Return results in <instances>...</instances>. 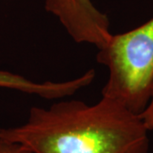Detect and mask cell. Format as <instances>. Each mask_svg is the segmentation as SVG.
Listing matches in <instances>:
<instances>
[{
  "mask_svg": "<svg viewBox=\"0 0 153 153\" xmlns=\"http://www.w3.org/2000/svg\"><path fill=\"white\" fill-rule=\"evenodd\" d=\"M91 83L92 76L88 72L66 81L36 82L11 71L0 70V88L33 94L45 100L68 98Z\"/></svg>",
  "mask_w": 153,
  "mask_h": 153,
  "instance_id": "277c9868",
  "label": "cell"
},
{
  "mask_svg": "<svg viewBox=\"0 0 153 153\" xmlns=\"http://www.w3.org/2000/svg\"><path fill=\"white\" fill-rule=\"evenodd\" d=\"M45 10L60 22L77 44H88L97 49L112 33L107 16L91 0H44Z\"/></svg>",
  "mask_w": 153,
  "mask_h": 153,
  "instance_id": "3957f363",
  "label": "cell"
},
{
  "mask_svg": "<svg viewBox=\"0 0 153 153\" xmlns=\"http://www.w3.org/2000/svg\"><path fill=\"white\" fill-rule=\"evenodd\" d=\"M149 132L140 115L101 96L34 106L24 123L0 128V140L33 153H148Z\"/></svg>",
  "mask_w": 153,
  "mask_h": 153,
  "instance_id": "6da1fadb",
  "label": "cell"
},
{
  "mask_svg": "<svg viewBox=\"0 0 153 153\" xmlns=\"http://www.w3.org/2000/svg\"><path fill=\"white\" fill-rule=\"evenodd\" d=\"M0 153H33L27 149L15 143L0 140Z\"/></svg>",
  "mask_w": 153,
  "mask_h": 153,
  "instance_id": "8992f818",
  "label": "cell"
},
{
  "mask_svg": "<svg viewBox=\"0 0 153 153\" xmlns=\"http://www.w3.org/2000/svg\"><path fill=\"white\" fill-rule=\"evenodd\" d=\"M96 60L108 70L101 96L141 113L153 88V16L142 25L111 34Z\"/></svg>",
  "mask_w": 153,
  "mask_h": 153,
  "instance_id": "7a4b0ae2",
  "label": "cell"
},
{
  "mask_svg": "<svg viewBox=\"0 0 153 153\" xmlns=\"http://www.w3.org/2000/svg\"><path fill=\"white\" fill-rule=\"evenodd\" d=\"M140 115L149 131L153 130V88L146 106Z\"/></svg>",
  "mask_w": 153,
  "mask_h": 153,
  "instance_id": "5b68a950",
  "label": "cell"
}]
</instances>
